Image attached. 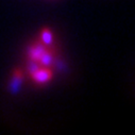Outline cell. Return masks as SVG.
<instances>
[{
  "label": "cell",
  "mask_w": 135,
  "mask_h": 135,
  "mask_svg": "<svg viewBox=\"0 0 135 135\" xmlns=\"http://www.w3.org/2000/svg\"><path fill=\"white\" fill-rule=\"evenodd\" d=\"M31 80L34 84L37 85H45L51 81L53 78V73L48 66H40L32 74H30Z\"/></svg>",
  "instance_id": "6da1fadb"
},
{
  "label": "cell",
  "mask_w": 135,
  "mask_h": 135,
  "mask_svg": "<svg viewBox=\"0 0 135 135\" xmlns=\"http://www.w3.org/2000/svg\"><path fill=\"white\" fill-rule=\"evenodd\" d=\"M46 48H47V46H45L42 43H35V44L31 45V47L28 50L29 61H34V62L38 63V61H40L42 54L44 53V51L46 50Z\"/></svg>",
  "instance_id": "7a4b0ae2"
},
{
  "label": "cell",
  "mask_w": 135,
  "mask_h": 135,
  "mask_svg": "<svg viewBox=\"0 0 135 135\" xmlns=\"http://www.w3.org/2000/svg\"><path fill=\"white\" fill-rule=\"evenodd\" d=\"M23 79V73L20 69H15L13 71L12 76V81H11V87L12 91H16L18 89V86L21 84V81Z\"/></svg>",
  "instance_id": "3957f363"
},
{
  "label": "cell",
  "mask_w": 135,
  "mask_h": 135,
  "mask_svg": "<svg viewBox=\"0 0 135 135\" xmlns=\"http://www.w3.org/2000/svg\"><path fill=\"white\" fill-rule=\"evenodd\" d=\"M53 42V33L50 29L45 28L41 31V43L45 46H50Z\"/></svg>",
  "instance_id": "277c9868"
}]
</instances>
